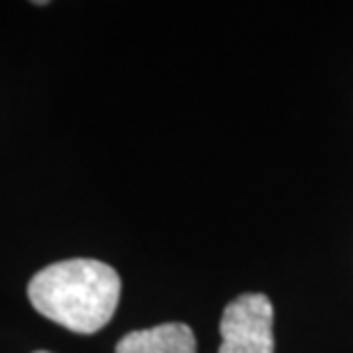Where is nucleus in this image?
I'll return each mask as SVG.
<instances>
[{"label":"nucleus","mask_w":353,"mask_h":353,"mask_svg":"<svg viewBox=\"0 0 353 353\" xmlns=\"http://www.w3.org/2000/svg\"><path fill=\"white\" fill-rule=\"evenodd\" d=\"M34 353H50V351H34Z\"/></svg>","instance_id":"5"},{"label":"nucleus","mask_w":353,"mask_h":353,"mask_svg":"<svg viewBox=\"0 0 353 353\" xmlns=\"http://www.w3.org/2000/svg\"><path fill=\"white\" fill-rule=\"evenodd\" d=\"M219 353H274V305L265 294H242L221 314Z\"/></svg>","instance_id":"2"},{"label":"nucleus","mask_w":353,"mask_h":353,"mask_svg":"<svg viewBox=\"0 0 353 353\" xmlns=\"http://www.w3.org/2000/svg\"><path fill=\"white\" fill-rule=\"evenodd\" d=\"M117 353H196V337L187 324L171 321L123 335Z\"/></svg>","instance_id":"3"},{"label":"nucleus","mask_w":353,"mask_h":353,"mask_svg":"<svg viewBox=\"0 0 353 353\" xmlns=\"http://www.w3.org/2000/svg\"><path fill=\"white\" fill-rule=\"evenodd\" d=\"M30 3H34V5H46L48 0H30Z\"/></svg>","instance_id":"4"},{"label":"nucleus","mask_w":353,"mask_h":353,"mask_svg":"<svg viewBox=\"0 0 353 353\" xmlns=\"http://www.w3.org/2000/svg\"><path fill=\"white\" fill-rule=\"evenodd\" d=\"M121 278L101 260L73 258L32 276L28 299L34 310L71 333L92 335L114 317Z\"/></svg>","instance_id":"1"}]
</instances>
